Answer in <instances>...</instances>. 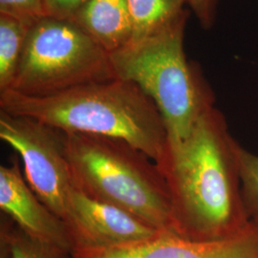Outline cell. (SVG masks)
Segmentation results:
<instances>
[{
    "label": "cell",
    "mask_w": 258,
    "mask_h": 258,
    "mask_svg": "<svg viewBox=\"0 0 258 258\" xmlns=\"http://www.w3.org/2000/svg\"><path fill=\"white\" fill-rule=\"evenodd\" d=\"M240 147L214 105L186 137L166 141L155 163L167 184L177 235L223 239L250 223L242 194Z\"/></svg>",
    "instance_id": "obj_1"
},
{
    "label": "cell",
    "mask_w": 258,
    "mask_h": 258,
    "mask_svg": "<svg viewBox=\"0 0 258 258\" xmlns=\"http://www.w3.org/2000/svg\"><path fill=\"white\" fill-rule=\"evenodd\" d=\"M0 110L66 133L120 139L157 161L167 141L155 103L136 83L115 78L49 96L0 92Z\"/></svg>",
    "instance_id": "obj_2"
},
{
    "label": "cell",
    "mask_w": 258,
    "mask_h": 258,
    "mask_svg": "<svg viewBox=\"0 0 258 258\" xmlns=\"http://www.w3.org/2000/svg\"><path fill=\"white\" fill-rule=\"evenodd\" d=\"M189 16L190 10L185 8L151 36L110 54L117 78L136 83L155 103L168 141L186 137L215 102L201 67L184 54Z\"/></svg>",
    "instance_id": "obj_3"
},
{
    "label": "cell",
    "mask_w": 258,
    "mask_h": 258,
    "mask_svg": "<svg viewBox=\"0 0 258 258\" xmlns=\"http://www.w3.org/2000/svg\"><path fill=\"white\" fill-rule=\"evenodd\" d=\"M63 133L76 188L130 212L157 231L175 233L167 184L154 160L120 139Z\"/></svg>",
    "instance_id": "obj_4"
},
{
    "label": "cell",
    "mask_w": 258,
    "mask_h": 258,
    "mask_svg": "<svg viewBox=\"0 0 258 258\" xmlns=\"http://www.w3.org/2000/svg\"><path fill=\"white\" fill-rule=\"evenodd\" d=\"M115 78L110 54L83 29L45 17L29 31L11 90L42 97Z\"/></svg>",
    "instance_id": "obj_5"
},
{
    "label": "cell",
    "mask_w": 258,
    "mask_h": 258,
    "mask_svg": "<svg viewBox=\"0 0 258 258\" xmlns=\"http://www.w3.org/2000/svg\"><path fill=\"white\" fill-rule=\"evenodd\" d=\"M0 139L19 153L33 191L64 222L74 188L64 133L39 120L0 110Z\"/></svg>",
    "instance_id": "obj_6"
},
{
    "label": "cell",
    "mask_w": 258,
    "mask_h": 258,
    "mask_svg": "<svg viewBox=\"0 0 258 258\" xmlns=\"http://www.w3.org/2000/svg\"><path fill=\"white\" fill-rule=\"evenodd\" d=\"M64 224L72 253L138 243L164 232L157 231L130 212L96 200L75 186L68 199Z\"/></svg>",
    "instance_id": "obj_7"
},
{
    "label": "cell",
    "mask_w": 258,
    "mask_h": 258,
    "mask_svg": "<svg viewBox=\"0 0 258 258\" xmlns=\"http://www.w3.org/2000/svg\"><path fill=\"white\" fill-rule=\"evenodd\" d=\"M72 258H258V224L250 221L232 236L208 241L160 232L138 243L74 251Z\"/></svg>",
    "instance_id": "obj_8"
},
{
    "label": "cell",
    "mask_w": 258,
    "mask_h": 258,
    "mask_svg": "<svg viewBox=\"0 0 258 258\" xmlns=\"http://www.w3.org/2000/svg\"><path fill=\"white\" fill-rule=\"evenodd\" d=\"M0 209L31 237L73 251L64 222L30 187L17 158L0 166Z\"/></svg>",
    "instance_id": "obj_9"
},
{
    "label": "cell",
    "mask_w": 258,
    "mask_h": 258,
    "mask_svg": "<svg viewBox=\"0 0 258 258\" xmlns=\"http://www.w3.org/2000/svg\"><path fill=\"white\" fill-rule=\"evenodd\" d=\"M70 20L109 54L128 45L131 40L127 0H90Z\"/></svg>",
    "instance_id": "obj_10"
},
{
    "label": "cell",
    "mask_w": 258,
    "mask_h": 258,
    "mask_svg": "<svg viewBox=\"0 0 258 258\" xmlns=\"http://www.w3.org/2000/svg\"><path fill=\"white\" fill-rule=\"evenodd\" d=\"M132 21L129 44L136 43L154 34L185 8V0H127ZM127 46V45H126Z\"/></svg>",
    "instance_id": "obj_11"
},
{
    "label": "cell",
    "mask_w": 258,
    "mask_h": 258,
    "mask_svg": "<svg viewBox=\"0 0 258 258\" xmlns=\"http://www.w3.org/2000/svg\"><path fill=\"white\" fill-rule=\"evenodd\" d=\"M32 26L16 17L0 13V92L12 87Z\"/></svg>",
    "instance_id": "obj_12"
},
{
    "label": "cell",
    "mask_w": 258,
    "mask_h": 258,
    "mask_svg": "<svg viewBox=\"0 0 258 258\" xmlns=\"http://www.w3.org/2000/svg\"><path fill=\"white\" fill-rule=\"evenodd\" d=\"M0 243L8 248L12 258H72L71 251L31 237L11 219L1 223Z\"/></svg>",
    "instance_id": "obj_13"
},
{
    "label": "cell",
    "mask_w": 258,
    "mask_h": 258,
    "mask_svg": "<svg viewBox=\"0 0 258 258\" xmlns=\"http://www.w3.org/2000/svg\"><path fill=\"white\" fill-rule=\"evenodd\" d=\"M240 177L243 199L250 221L258 224V156L240 147Z\"/></svg>",
    "instance_id": "obj_14"
},
{
    "label": "cell",
    "mask_w": 258,
    "mask_h": 258,
    "mask_svg": "<svg viewBox=\"0 0 258 258\" xmlns=\"http://www.w3.org/2000/svg\"><path fill=\"white\" fill-rule=\"evenodd\" d=\"M0 13L16 17L30 25L47 17L44 0H0Z\"/></svg>",
    "instance_id": "obj_15"
},
{
    "label": "cell",
    "mask_w": 258,
    "mask_h": 258,
    "mask_svg": "<svg viewBox=\"0 0 258 258\" xmlns=\"http://www.w3.org/2000/svg\"><path fill=\"white\" fill-rule=\"evenodd\" d=\"M202 29L211 30L215 24L220 0H185Z\"/></svg>",
    "instance_id": "obj_16"
},
{
    "label": "cell",
    "mask_w": 258,
    "mask_h": 258,
    "mask_svg": "<svg viewBox=\"0 0 258 258\" xmlns=\"http://www.w3.org/2000/svg\"><path fill=\"white\" fill-rule=\"evenodd\" d=\"M90 0H44L47 17L70 20Z\"/></svg>",
    "instance_id": "obj_17"
}]
</instances>
